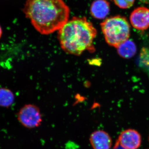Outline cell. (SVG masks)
I'll list each match as a JSON object with an SVG mask.
<instances>
[{
	"label": "cell",
	"instance_id": "9c48e42d",
	"mask_svg": "<svg viewBox=\"0 0 149 149\" xmlns=\"http://www.w3.org/2000/svg\"><path fill=\"white\" fill-rule=\"evenodd\" d=\"M117 52L123 58H129L136 54L137 47L136 44L131 40H127L116 48Z\"/></svg>",
	"mask_w": 149,
	"mask_h": 149
},
{
	"label": "cell",
	"instance_id": "3957f363",
	"mask_svg": "<svg viewBox=\"0 0 149 149\" xmlns=\"http://www.w3.org/2000/svg\"><path fill=\"white\" fill-rule=\"evenodd\" d=\"M100 25L107 43L112 47L117 48L130 37V24L124 17H111L105 19Z\"/></svg>",
	"mask_w": 149,
	"mask_h": 149
},
{
	"label": "cell",
	"instance_id": "6da1fadb",
	"mask_svg": "<svg viewBox=\"0 0 149 149\" xmlns=\"http://www.w3.org/2000/svg\"><path fill=\"white\" fill-rule=\"evenodd\" d=\"M24 12L43 35L58 31L69 20V8L63 0H27Z\"/></svg>",
	"mask_w": 149,
	"mask_h": 149
},
{
	"label": "cell",
	"instance_id": "8992f818",
	"mask_svg": "<svg viewBox=\"0 0 149 149\" xmlns=\"http://www.w3.org/2000/svg\"><path fill=\"white\" fill-rule=\"evenodd\" d=\"M131 25L138 30L143 31L149 27V9L145 7L137 8L130 16Z\"/></svg>",
	"mask_w": 149,
	"mask_h": 149
},
{
	"label": "cell",
	"instance_id": "52a82bcc",
	"mask_svg": "<svg viewBox=\"0 0 149 149\" xmlns=\"http://www.w3.org/2000/svg\"><path fill=\"white\" fill-rule=\"evenodd\" d=\"M90 142L93 149H110L112 146L111 138L102 130L93 132L90 136Z\"/></svg>",
	"mask_w": 149,
	"mask_h": 149
},
{
	"label": "cell",
	"instance_id": "7c38bea8",
	"mask_svg": "<svg viewBox=\"0 0 149 149\" xmlns=\"http://www.w3.org/2000/svg\"><path fill=\"white\" fill-rule=\"evenodd\" d=\"M113 149H125L123 148L120 146L119 145H117V144H116L115 145Z\"/></svg>",
	"mask_w": 149,
	"mask_h": 149
},
{
	"label": "cell",
	"instance_id": "7a4b0ae2",
	"mask_svg": "<svg viewBox=\"0 0 149 149\" xmlns=\"http://www.w3.org/2000/svg\"><path fill=\"white\" fill-rule=\"evenodd\" d=\"M58 31L61 46L65 52L79 56L86 51H95L93 42L97 30L85 17H72Z\"/></svg>",
	"mask_w": 149,
	"mask_h": 149
},
{
	"label": "cell",
	"instance_id": "8fae6325",
	"mask_svg": "<svg viewBox=\"0 0 149 149\" xmlns=\"http://www.w3.org/2000/svg\"><path fill=\"white\" fill-rule=\"evenodd\" d=\"M116 5L121 9L130 8L134 4L135 0H113Z\"/></svg>",
	"mask_w": 149,
	"mask_h": 149
},
{
	"label": "cell",
	"instance_id": "30bf717a",
	"mask_svg": "<svg viewBox=\"0 0 149 149\" xmlns=\"http://www.w3.org/2000/svg\"><path fill=\"white\" fill-rule=\"evenodd\" d=\"M14 100V95L11 91L7 88H0V107H8L13 104Z\"/></svg>",
	"mask_w": 149,
	"mask_h": 149
},
{
	"label": "cell",
	"instance_id": "ba28073f",
	"mask_svg": "<svg viewBox=\"0 0 149 149\" xmlns=\"http://www.w3.org/2000/svg\"><path fill=\"white\" fill-rule=\"evenodd\" d=\"M110 7L107 0H96L91 8V13L93 17L97 19H104L109 13Z\"/></svg>",
	"mask_w": 149,
	"mask_h": 149
},
{
	"label": "cell",
	"instance_id": "5b68a950",
	"mask_svg": "<svg viewBox=\"0 0 149 149\" xmlns=\"http://www.w3.org/2000/svg\"><path fill=\"white\" fill-rule=\"evenodd\" d=\"M141 143L140 133L133 129L124 130L120 133L116 144L125 149H138Z\"/></svg>",
	"mask_w": 149,
	"mask_h": 149
},
{
	"label": "cell",
	"instance_id": "277c9868",
	"mask_svg": "<svg viewBox=\"0 0 149 149\" xmlns=\"http://www.w3.org/2000/svg\"><path fill=\"white\" fill-rule=\"evenodd\" d=\"M17 119L23 127L28 129L37 128L42 122L40 109L31 104L25 105L21 108L17 113Z\"/></svg>",
	"mask_w": 149,
	"mask_h": 149
},
{
	"label": "cell",
	"instance_id": "4fadbf2b",
	"mask_svg": "<svg viewBox=\"0 0 149 149\" xmlns=\"http://www.w3.org/2000/svg\"><path fill=\"white\" fill-rule=\"evenodd\" d=\"M139 1L144 3L149 4V0H139Z\"/></svg>",
	"mask_w": 149,
	"mask_h": 149
},
{
	"label": "cell",
	"instance_id": "5bb4252c",
	"mask_svg": "<svg viewBox=\"0 0 149 149\" xmlns=\"http://www.w3.org/2000/svg\"><path fill=\"white\" fill-rule=\"evenodd\" d=\"M2 34V31L1 28L0 26V38H1V36Z\"/></svg>",
	"mask_w": 149,
	"mask_h": 149
}]
</instances>
